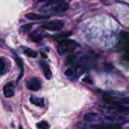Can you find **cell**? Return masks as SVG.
<instances>
[{"mask_svg": "<svg viewBox=\"0 0 129 129\" xmlns=\"http://www.w3.org/2000/svg\"><path fill=\"white\" fill-rule=\"evenodd\" d=\"M4 46H5V41L0 39V47H4Z\"/></svg>", "mask_w": 129, "mask_h": 129, "instance_id": "19", "label": "cell"}, {"mask_svg": "<svg viewBox=\"0 0 129 129\" xmlns=\"http://www.w3.org/2000/svg\"><path fill=\"white\" fill-rule=\"evenodd\" d=\"M64 26V23L61 20H52L42 25V28L51 31H59Z\"/></svg>", "mask_w": 129, "mask_h": 129, "instance_id": "5", "label": "cell"}, {"mask_svg": "<svg viewBox=\"0 0 129 129\" xmlns=\"http://www.w3.org/2000/svg\"><path fill=\"white\" fill-rule=\"evenodd\" d=\"M5 59L0 57V75H2L5 72Z\"/></svg>", "mask_w": 129, "mask_h": 129, "instance_id": "17", "label": "cell"}, {"mask_svg": "<svg viewBox=\"0 0 129 129\" xmlns=\"http://www.w3.org/2000/svg\"><path fill=\"white\" fill-rule=\"evenodd\" d=\"M85 129H122V125L119 124L113 123H100L92 125L85 126Z\"/></svg>", "mask_w": 129, "mask_h": 129, "instance_id": "6", "label": "cell"}, {"mask_svg": "<svg viewBox=\"0 0 129 129\" xmlns=\"http://www.w3.org/2000/svg\"><path fill=\"white\" fill-rule=\"evenodd\" d=\"M3 93L5 98H11L14 94V85L13 82H8L3 88Z\"/></svg>", "mask_w": 129, "mask_h": 129, "instance_id": "8", "label": "cell"}, {"mask_svg": "<svg viewBox=\"0 0 129 129\" xmlns=\"http://www.w3.org/2000/svg\"><path fill=\"white\" fill-rule=\"evenodd\" d=\"M19 129H23V127H22L21 125H20V126H19Z\"/></svg>", "mask_w": 129, "mask_h": 129, "instance_id": "20", "label": "cell"}, {"mask_svg": "<svg viewBox=\"0 0 129 129\" xmlns=\"http://www.w3.org/2000/svg\"><path fill=\"white\" fill-rule=\"evenodd\" d=\"M37 128L39 129H49L50 128V125L49 124L46 122V121H42L39 123H37L36 125Z\"/></svg>", "mask_w": 129, "mask_h": 129, "instance_id": "16", "label": "cell"}, {"mask_svg": "<svg viewBox=\"0 0 129 129\" xmlns=\"http://www.w3.org/2000/svg\"><path fill=\"white\" fill-rule=\"evenodd\" d=\"M69 8V5L63 1H48L41 9V11L45 14H59L66 11Z\"/></svg>", "mask_w": 129, "mask_h": 129, "instance_id": "3", "label": "cell"}, {"mask_svg": "<svg viewBox=\"0 0 129 129\" xmlns=\"http://www.w3.org/2000/svg\"><path fill=\"white\" fill-rule=\"evenodd\" d=\"M98 110L103 114L110 116H119L128 117L129 113L128 106L116 105L108 104H98Z\"/></svg>", "mask_w": 129, "mask_h": 129, "instance_id": "2", "label": "cell"}, {"mask_svg": "<svg viewBox=\"0 0 129 129\" xmlns=\"http://www.w3.org/2000/svg\"><path fill=\"white\" fill-rule=\"evenodd\" d=\"M25 17L31 20H45L49 18V15L45 14H39L35 13H28L25 15Z\"/></svg>", "mask_w": 129, "mask_h": 129, "instance_id": "11", "label": "cell"}, {"mask_svg": "<svg viewBox=\"0 0 129 129\" xmlns=\"http://www.w3.org/2000/svg\"><path fill=\"white\" fill-rule=\"evenodd\" d=\"M84 119L89 122H98L100 123H113V124H122L128 122V118L125 116H110L106 114H99L95 113H86L84 116Z\"/></svg>", "mask_w": 129, "mask_h": 129, "instance_id": "1", "label": "cell"}, {"mask_svg": "<svg viewBox=\"0 0 129 129\" xmlns=\"http://www.w3.org/2000/svg\"><path fill=\"white\" fill-rule=\"evenodd\" d=\"M29 39L34 42H39L42 40L43 36L41 34H30Z\"/></svg>", "mask_w": 129, "mask_h": 129, "instance_id": "14", "label": "cell"}, {"mask_svg": "<svg viewBox=\"0 0 129 129\" xmlns=\"http://www.w3.org/2000/svg\"><path fill=\"white\" fill-rule=\"evenodd\" d=\"M23 53H24L26 56H28V57H29L36 58V57L38 56V53H37L36 51L32 50V49H30V48H26V49L23 51Z\"/></svg>", "mask_w": 129, "mask_h": 129, "instance_id": "13", "label": "cell"}, {"mask_svg": "<svg viewBox=\"0 0 129 129\" xmlns=\"http://www.w3.org/2000/svg\"><path fill=\"white\" fill-rule=\"evenodd\" d=\"M79 46V45L73 40L64 39L57 44V51L60 55H64L73 52Z\"/></svg>", "mask_w": 129, "mask_h": 129, "instance_id": "4", "label": "cell"}, {"mask_svg": "<svg viewBox=\"0 0 129 129\" xmlns=\"http://www.w3.org/2000/svg\"><path fill=\"white\" fill-rule=\"evenodd\" d=\"M39 65H40V67H41V68H42V70L43 71L44 76L46 78V79H48V80L51 79V76H52V74H51V71L50 70L49 65L45 61H40Z\"/></svg>", "mask_w": 129, "mask_h": 129, "instance_id": "9", "label": "cell"}, {"mask_svg": "<svg viewBox=\"0 0 129 129\" xmlns=\"http://www.w3.org/2000/svg\"><path fill=\"white\" fill-rule=\"evenodd\" d=\"M26 86L29 90L37 91L41 89L42 84L41 81L39 80V78L34 77V78H30L26 82Z\"/></svg>", "mask_w": 129, "mask_h": 129, "instance_id": "7", "label": "cell"}, {"mask_svg": "<svg viewBox=\"0 0 129 129\" xmlns=\"http://www.w3.org/2000/svg\"><path fill=\"white\" fill-rule=\"evenodd\" d=\"M29 101L32 104H34L39 107H45V101L42 98H39L35 95H31L29 98Z\"/></svg>", "mask_w": 129, "mask_h": 129, "instance_id": "12", "label": "cell"}, {"mask_svg": "<svg viewBox=\"0 0 129 129\" xmlns=\"http://www.w3.org/2000/svg\"><path fill=\"white\" fill-rule=\"evenodd\" d=\"M14 60H15V62H16V63L17 65V67L20 69V75H19V76L17 78V82H18L20 81V79H21V78L23 76V72H24L23 63V60H21V58L19 57L16 54H14Z\"/></svg>", "mask_w": 129, "mask_h": 129, "instance_id": "10", "label": "cell"}, {"mask_svg": "<svg viewBox=\"0 0 129 129\" xmlns=\"http://www.w3.org/2000/svg\"><path fill=\"white\" fill-rule=\"evenodd\" d=\"M72 33H69V32H66V33H61L60 34H57V35H54V36H52L53 38H55V39H59V38H63V37H68L69 36H70Z\"/></svg>", "mask_w": 129, "mask_h": 129, "instance_id": "18", "label": "cell"}, {"mask_svg": "<svg viewBox=\"0 0 129 129\" xmlns=\"http://www.w3.org/2000/svg\"><path fill=\"white\" fill-rule=\"evenodd\" d=\"M33 23H27V24H25L23 26H22L20 29V32L22 33H26L27 32H29L32 27H33Z\"/></svg>", "mask_w": 129, "mask_h": 129, "instance_id": "15", "label": "cell"}]
</instances>
